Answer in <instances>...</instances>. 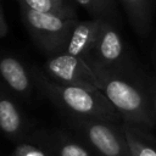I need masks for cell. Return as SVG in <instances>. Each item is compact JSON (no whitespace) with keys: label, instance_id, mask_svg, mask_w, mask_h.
<instances>
[{"label":"cell","instance_id":"1","mask_svg":"<svg viewBox=\"0 0 156 156\" xmlns=\"http://www.w3.org/2000/svg\"><path fill=\"white\" fill-rule=\"evenodd\" d=\"M29 72L34 84L72 118H90L108 122L117 118V110L102 91L61 84L35 66Z\"/></svg>","mask_w":156,"mask_h":156},{"label":"cell","instance_id":"3","mask_svg":"<svg viewBox=\"0 0 156 156\" xmlns=\"http://www.w3.org/2000/svg\"><path fill=\"white\" fill-rule=\"evenodd\" d=\"M95 73L101 80V91L128 123H147L150 121L145 100L132 84L104 69H98Z\"/></svg>","mask_w":156,"mask_h":156},{"label":"cell","instance_id":"8","mask_svg":"<svg viewBox=\"0 0 156 156\" xmlns=\"http://www.w3.org/2000/svg\"><path fill=\"white\" fill-rule=\"evenodd\" d=\"M0 77L7 87L16 94L29 98L33 88V78L30 72L26 69L23 63L13 56H0Z\"/></svg>","mask_w":156,"mask_h":156},{"label":"cell","instance_id":"4","mask_svg":"<svg viewBox=\"0 0 156 156\" xmlns=\"http://www.w3.org/2000/svg\"><path fill=\"white\" fill-rule=\"evenodd\" d=\"M44 72L54 80L82 87L94 91H101V80L93 67L80 57L68 54L49 56L44 63Z\"/></svg>","mask_w":156,"mask_h":156},{"label":"cell","instance_id":"2","mask_svg":"<svg viewBox=\"0 0 156 156\" xmlns=\"http://www.w3.org/2000/svg\"><path fill=\"white\" fill-rule=\"evenodd\" d=\"M26 28L37 46L49 56L65 54L78 18L39 13L22 6Z\"/></svg>","mask_w":156,"mask_h":156},{"label":"cell","instance_id":"18","mask_svg":"<svg viewBox=\"0 0 156 156\" xmlns=\"http://www.w3.org/2000/svg\"><path fill=\"white\" fill-rule=\"evenodd\" d=\"M56 1H58V2H61V4H66V1H65V0H56Z\"/></svg>","mask_w":156,"mask_h":156},{"label":"cell","instance_id":"5","mask_svg":"<svg viewBox=\"0 0 156 156\" xmlns=\"http://www.w3.org/2000/svg\"><path fill=\"white\" fill-rule=\"evenodd\" d=\"M87 140L102 156H132L124 132H118L108 121L72 118Z\"/></svg>","mask_w":156,"mask_h":156},{"label":"cell","instance_id":"10","mask_svg":"<svg viewBox=\"0 0 156 156\" xmlns=\"http://www.w3.org/2000/svg\"><path fill=\"white\" fill-rule=\"evenodd\" d=\"M134 29L145 34L149 28V0H121Z\"/></svg>","mask_w":156,"mask_h":156},{"label":"cell","instance_id":"7","mask_svg":"<svg viewBox=\"0 0 156 156\" xmlns=\"http://www.w3.org/2000/svg\"><path fill=\"white\" fill-rule=\"evenodd\" d=\"M104 20L105 18H91L87 21H79L72 32L65 54L80 57L84 61L89 62Z\"/></svg>","mask_w":156,"mask_h":156},{"label":"cell","instance_id":"17","mask_svg":"<svg viewBox=\"0 0 156 156\" xmlns=\"http://www.w3.org/2000/svg\"><path fill=\"white\" fill-rule=\"evenodd\" d=\"M7 30H9V27H7V23H6L2 9L0 6V37H5L7 34Z\"/></svg>","mask_w":156,"mask_h":156},{"label":"cell","instance_id":"13","mask_svg":"<svg viewBox=\"0 0 156 156\" xmlns=\"http://www.w3.org/2000/svg\"><path fill=\"white\" fill-rule=\"evenodd\" d=\"M58 156H90L87 149L73 141H65L57 149Z\"/></svg>","mask_w":156,"mask_h":156},{"label":"cell","instance_id":"9","mask_svg":"<svg viewBox=\"0 0 156 156\" xmlns=\"http://www.w3.org/2000/svg\"><path fill=\"white\" fill-rule=\"evenodd\" d=\"M0 129L12 140H21L24 133V121L15 101L0 91Z\"/></svg>","mask_w":156,"mask_h":156},{"label":"cell","instance_id":"15","mask_svg":"<svg viewBox=\"0 0 156 156\" xmlns=\"http://www.w3.org/2000/svg\"><path fill=\"white\" fill-rule=\"evenodd\" d=\"M80 7H83L85 11H88L93 18H102L101 17V13L96 6V2L95 0H74Z\"/></svg>","mask_w":156,"mask_h":156},{"label":"cell","instance_id":"6","mask_svg":"<svg viewBox=\"0 0 156 156\" xmlns=\"http://www.w3.org/2000/svg\"><path fill=\"white\" fill-rule=\"evenodd\" d=\"M123 54V41L116 29L104 20L93 55L88 62L94 71L104 69L110 72V67L116 65Z\"/></svg>","mask_w":156,"mask_h":156},{"label":"cell","instance_id":"19","mask_svg":"<svg viewBox=\"0 0 156 156\" xmlns=\"http://www.w3.org/2000/svg\"><path fill=\"white\" fill-rule=\"evenodd\" d=\"M155 110H156V99H155Z\"/></svg>","mask_w":156,"mask_h":156},{"label":"cell","instance_id":"16","mask_svg":"<svg viewBox=\"0 0 156 156\" xmlns=\"http://www.w3.org/2000/svg\"><path fill=\"white\" fill-rule=\"evenodd\" d=\"M96 6L101 13V17L105 18L107 15H110L112 7H113V0H95Z\"/></svg>","mask_w":156,"mask_h":156},{"label":"cell","instance_id":"11","mask_svg":"<svg viewBox=\"0 0 156 156\" xmlns=\"http://www.w3.org/2000/svg\"><path fill=\"white\" fill-rule=\"evenodd\" d=\"M23 5L32 11L39 13H48V15H56L67 18H78L76 15L74 9L71 5L61 4L56 0H22Z\"/></svg>","mask_w":156,"mask_h":156},{"label":"cell","instance_id":"14","mask_svg":"<svg viewBox=\"0 0 156 156\" xmlns=\"http://www.w3.org/2000/svg\"><path fill=\"white\" fill-rule=\"evenodd\" d=\"M13 156H48L43 150L29 144H20L16 146Z\"/></svg>","mask_w":156,"mask_h":156},{"label":"cell","instance_id":"12","mask_svg":"<svg viewBox=\"0 0 156 156\" xmlns=\"http://www.w3.org/2000/svg\"><path fill=\"white\" fill-rule=\"evenodd\" d=\"M123 132L126 135V139L128 141L132 156H156V150L152 149L151 146H147L144 144L134 133V130L128 126L124 124Z\"/></svg>","mask_w":156,"mask_h":156}]
</instances>
